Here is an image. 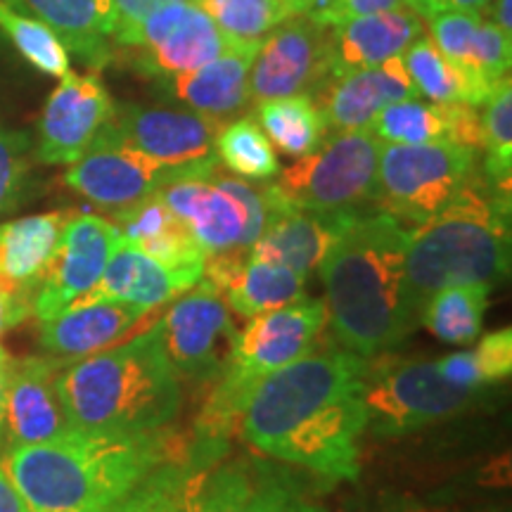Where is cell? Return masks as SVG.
<instances>
[{
  "instance_id": "25",
  "label": "cell",
  "mask_w": 512,
  "mask_h": 512,
  "mask_svg": "<svg viewBox=\"0 0 512 512\" xmlns=\"http://www.w3.org/2000/svg\"><path fill=\"white\" fill-rule=\"evenodd\" d=\"M72 211L24 216L0 223V290L34 304Z\"/></svg>"
},
{
  "instance_id": "41",
  "label": "cell",
  "mask_w": 512,
  "mask_h": 512,
  "mask_svg": "<svg viewBox=\"0 0 512 512\" xmlns=\"http://www.w3.org/2000/svg\"><path fill=\"white\" fill-rule=\"evenodd\" d=\"M510 64L512 36L498 29L489 17H484L479 22L475 38H472L470 76L484 86L494 88L498 81L510 76Z\"/></svg>"
},
{
  "instance_id": "35",
  "label": "cell",
  "mask_w": 512,
  "mask_h": 512,
  "mask_svg": "<svg viewBox=\"0 0 512 512\" xmlns=\"http://www.w3.org/2000/svg\"><path fill=\"white\" fill-rule=\"evenodd\" d=\"M216 157L245 181H271L280 174L275 147L252 117H242L221 126L214 143Z\"/></svg>"
},
{
  "instance_id": "15",
  "label": "cell",
  "mask_w": 512,
  "mask_h": 512,
  "mask_svg": "<svg viewBox=\"0 0 512 512\" xmlns=\"http://www.w3.org/2000/svg\"><path fill=\"white\" fill-rule=\"evenodd\" d=\"M114 100L95 74L69 69L48 95L38 119L36 159L41 164H74L91 150L114 114Z\"/></svg>"
},
{
  "instance_id": "40",
  "label": "cell",
  "mask_w": 512,
  "mask_h": 512,
  "mask_svg": "<svg viewBox=\"0 0 512 512\" xmlns=\"http://www.w3.org/2000/svg\"><path fill=\"white\" fill-rule=\"evenodd\" d=\"M31 138L24 131L0 126V216L27 200L31 176Z\"/></svg>"
},
{
  "instance_id": "32",
  "label": "cell",
  "mask_w": 512,
  "mask_h": 512,
  "mask_svg": "<svg viewBox=\"0 0 512 512\" xmlns=\"http://www.w3.org/2000/svg\"><path fill=\"white\" fill-rule=\"evenodd\" d=\"M223 453L226 441L195 437L181 458L159 465V512H200L204 479Z\"/></svg>"
},
{
  "instance_id": "34",
  "label": "cell",
  "mask_w": 512,
  "mask_h": 512,
  "mask_svg": "<svg viewBox=\"0 0 512 512\" xmlns=\"http://www.w3.org/2000/svg\"><path fill=\"white\" fill-rule=\"evenodd\" d=\"M382 145H422L451 138L448 107L420 98L389 102L368 128Z\"/></svg>"
},
{
  "instance_id": "45",
  "label": "cell",
  "mask_w": 512,
  "mask_h": 512,
  "mask_svg": "<svg viewBox=\"0 0 512 512\" xmlns=\"http://www.w3.org/2000/svg\"><path fill=\"white\" fill-rule=\"evenodd\" d=\"M403 5H408L415 15H420L422 19H430L439 12H453V10H463V12H479V15H489L491 0H403Z\"/></svg>"
},
{
  "instance_id": "46",
  "label": "cell",
  "mask_w": 512,
  "mask_h": 512,
  "mask_svg": "<svg viewBox=\"0 0 512 512\" xmlns=\"http://www.w3.org/2000/svg\"><path fill=\"white\" fill-rule=\"evenodd\" d=\"M107 512H159V479L157 470L138 486L136 491H131L124 501H119L114 508Z\"/></svg>"
},
{
  "instance_id": "47",
  "label": "cell",
  "mask_w": 512,
  "mask_h": 512,
  "mask_svg": "<svg viewBox=\"0 0 512 512\" xmlns=\"http://www.w3.org/2000/svg\"><path fill=\"white\" fill-rule=\"evenodd\" d=\"M31 313H34V304L0 290V337L17 328L19 323H24Z\"/></svg>"
},
{
  "instance_id": "10",
  "label": "cell",
  "mask_w": 512,
  "mask_h": 512,
  "mask_svg": "<svg viewBox=\"0 0 512 512\" xmlns=\"http://www.w3.org/2000/svg\"><path fill=\"white\" fill-rule=\"evenodd\" d=\"M219 166V157L171 166L131 150L126 145L95 140L91 150L69 164L64 183L95 207L119 211L155 195L169 183L188 176H207Z\"/></svg>"
},
{
  "instance_id": "49",
  "label": "cell",
  "mask_w": 512,
  "mask_h": 512,
  "mask_svg": "<svg viewBox=\"0 0 512 512\" xmlns=\"http://www.w3.org/2000/svg\"><path fill=\"white\" fill-rule=\"evenodd\" d=\"M512 0H491V8H489V19L496 24L498 29L505 31V34L512 36Z\"/></svg>"
},
{
  "instance_id": "36",
  "label": "cell",
  "mask_w": 512,
  "mask_h": 512,
  "mask_svg": "<svg viewBox=\"0 0 512 512\" xmlns=\"http://www.w3.org/2000/svg\"><path fill=\"white\" fill-rule=\"evenodd\" d=\"M482 174L494 188L510 192L512 176V81L505 76L484 100Z\"/></svg>"
},
{
  "instance_id": "4",
  "label": "cell",
  "mask_w": 512,
  "mask_h": 512,
  "mask_svg": "<svg viewBox=\"0 0 512 512\" xmlns=\"http://www.w3.org/2000/svg\"><path fill=\"white\" fill-rule=\"evenodd\" d=\"M57 394L74 430L155 432L181 411V377L155 325L117 347L64 363Z\"/></svg>"
},
{
  "instance_id": "29",
  "label": "cell",
  "mask_w": 512,
  "mask_h": 512,
  "mask_svg": "<svg viewBox=\"0 0 512 512\" xmlns=\"http://www.w3.org/2000/svg\"><path fill=\"white\" fill-rule=\"evenodd\" d=\"M304 287L306 275L247 254L221 294L230 311L242 318H254L304 297Z\"/></svg>"
},
{
  "instance_id": "31",
  "label": "cell",
  "mask_w": 512,
  "mask_h": 512,
  "mask_svg": "<svg viewBox=\"0 0 512 512\" xmlns=\"http://www.w3.org/2000/svg\"><path fill=\"white\" fill-rule=\"evenodd\" d=\"M256 121L271 145L287 157L311 155L328 136V126L311 95H285L259 102Z\"/></svg>"
},
{
  "instance_id": "24",
  "label": "cell",
  "mask_w": 512,
  "mask_h": 512,
  "mask_svg": "<svg viewBox=\"0 0 512 512\" xmlns=\"http://www.w3.org/2000/svg\"><path fill=\"white\" fill-rule=\"evenodd\" d=\"M261 43H233L219 57L166 79L171 98L214 121H226L249 105V69Z\"/></svg>"
},
{
  "instance_id": "14",
  "label": "cell",
  "mask_w": 512,
  "mask_h": 512,
  "mask_svg": "<svg viewBox=\"0 0 512 512\" xmlns=\"http://www.w3.org/2000/svg\"><path fill=\"white\" fill-rule=\"evenodd\" d=\"M221 121L192 110L117 105L98 140L126 145L157 162L183 166L216 157Z\"/></svg>"
},
{
  "instance_id": "21",
  "label": "cell",
  "mask_w": 512,
  "mask_h": 512,
  "mask_svg": "<svg viewBox=\"0 0 512 512\" xmlns=\"http://www.w3.org/2000/svg\"><path fill=\"white\" fill-rule=\"evenodd\" d=\"M150 311L121 302H76L50 320H38V344L62 361L119 344Z\"/></svg>"
},
{
  "instance_id": "22",
  "label": "cell",
  "mask_w": 512,
  "mask_h": 512,
  "mask_svg": "<svg viewBox=\"0 0 512 512\" xmlns=\"http://www.w3.org/2000/svg\"><path fill=\"white\" fill-rule=\"evenodd\" d=\"M422 36V17L408 5L335 24L330 27V74L377 67L406 53Z\"/></svg>"
},
{
  "instance_id": "26",
  "label": "cell",
  "mask_w": 512,
  "mask_h": 512,
  "mask_svg": "<svg viewBox=\"0 0 512 512\" xmlns=\"http://www.w3.org/2000/svg\"><path fill=\"white\" fill-rule=\"evenodd\" d=\"M10 8L48 24L69 53L100 69L112 60V0H3Z\"/></svg>"
},
{
  "instance_id": "39",
  "label": "cell",
  "mask_w": 512,
  "mask_h": 512,
  "mask_svg": "<svg viewBox=\"0 0 512 512\" xmlns=\"http://www.w3.org/2000/svg\"><path fill=\"white\" fill-rule=\"evenodd\" d=\"M230 43H261L294 15L290 0H195Z\"/></svg>"
},
{
  "instance_id": "37",
  "label": "cell",
  "mask_w": 512,
  "mask_h": 512,
  "mask_svg": "<svg viewBox=\"0 0 512 512\" xmlns=\"http://www.w3.org/2000/svg\"><path fill=\"white\" fill-rule=\"evenodd\" d=\"M437 368L448 382L472 392H479L486 384L503 382L512 373V330L491 332L475 349L441 358Z\"/></svg>"
},
{
  "instance_id": "2",
  "label": "cell",
  "mask_w": 512,
  "mask_h": 512,
  "mask_svg": "<svg viewBox=\"0 0 512 512\" xmlns=\"http://www.w3.org/2000/svg\"><path fill=\"white\" fill-rule=\"evenodd\" d=\"M406 223L389 211H356L318 271L328 323L342 349L363 358L387 354L418 328L406 280Z\"/></svg>"
},
{
  "instance_id": "20",
  "label": "cell",
  "mask_w": 512,
  "mask_h": 512,
  "mask_svg": "<svg viewBox=\"0 0 512 512\" xmlns=\"http://www.w3.org/2000/svg\"><path fill=\"white\" fill-rule=\"evenodd\" d=\"M169 209L190 228L204 252H240L247 230V211L242 204L207 176H188L159 190ZM242 254V252H240Z\"/></svg>"
},
{
  "instance_id": "11",
  "label": "cell",
  "mask_w": 512,
  "mask_h": 512,
  "mask_svg": "<svg viewBox=\"0 0 512 512\" xmlns=\"http://www.w3.org/2000/svg\"><path fill=\"white\" fill-rule=\"evenodd\" d=\"M155 330L174 373L200 382L216 380L235 337L226 299L204 278L174 299Z\"/></svg>"
},
{
  "instance_id": "42",
  "label": "cell",
  "mask_w": 512,
  "mask_h": 512,
  "mask_svg": "<svg viewBox=\"0 0 512 512\" xmlns=\"http://www.w3.org/2000/svg\"><path fill=\"white\" fill-rule=\"evenodd\" d=\"M482 19H484V15H479V12H463V10L439 12V15L430 17L432 43L448 57V60H451L453 64H458V67L463 69L467 76H470L472 38H475L477 27ZM484 88H489V86H484ZM494 88H491V91H494Z\"/></svg>"
},
{
  "instance_id": "3",
  "label": "cell",
  "mask_w": 512,
  "mask_h": 512,
  "mask_svg": "<svg viewBox=\"0 0 512 512\" xmlns=\"http://www.w3.org/2000/svg\"><path fill=\"white\" fill-rule=\"evenodd\" d=\"M185 448L188 441L166 427L69 430L43 444L8 446L3 465L29 512H107Z\"/></svg>"
},
{
  "instance_id": "13",
  "label": "cell",
  "mask_w": 512,
  "mask_h": 512,
  "mask_svg": "<svg viewBox=\"0 0 512 512\" xmlns=\"http://www.w3.org/2000/svg\"><path fill=\"white\" fill-rule=\"evenodd\" d=\"M124 245V235L110 219L95 214H74L64 223L46 278L38 285L34 313L50 320L93 290L114 252Z\"/></svg>"
},
{
  "instance_id": "5",
  "label": "cell",
  "mask_w": 512,
  "mask_h": 512,
  "mask_svg": "<svg viewBox=\"0 0 512 512\" xmlns=\"http://www.w3.org/2000/svg\"><path fill=\"white\" fill-rule=\"evenodd\" d=\"M510 271V192L479 174L451 204L408 228L406 280L415 313L448 285L494 287Z\"/></svg>"
},
{
  "instance_id": "51",
  "label": "cell",
  "mask_w": 512,
  "mask_h": 512,
  "mask_svg": "<svg viewBox=\"0 0 512 512\" xmlns=\"http://www.w3.org/2000/svg\"><path fill=\"white\" fill-rule=\"evenodd\" d=\"M316 3H318V0H290L294 12H311L313 5H316Z\"/></svg>"
},
{
  "instance_id": "27",
  "label": "cell",
  "mask_w": 512,
  "mask_h": 512,
  "mask_svg": "<svg viewBox=\"0 0 512 512\" xmlns=\"http://www.w3.org/2000/svg\"><path fill=\"white\" fill-rule=\"evenodd\" d=\"M192 285L197 283L124 242L114 252L93 290L83 294L79 302H121L143 311H155L159 306L174 302Z\"/></svg>"
},
{
  "instance_id": "48",
  "label": "cell",
  "mask_w": 512,
  "mask_h": 512,
  "mask_svg": "<svg viewBox=\"0 0 512 512\" xmlns=\"http://www.w3.org/2000/svg\"><path fill=\"white\" fill-rule=\"evenodd\" d=\"M0 512H29L22 494L12 482L5 465L0 463Z\"/></svg>"
},
{
  "instance_id": "7",
  "label": "cell",
  "mask_w": 512,
  "mask_h": 512,
  "mask_svg": "<svg viewBox=\"0 0 512 512\" xmlns=\"http://www.w3.org/2000/svg\"><path fill=\"white\" fill-rule=\"evenodd\" d=\"M482 174V155L453 140L382 145L375 207L399 221H427Z\"/></svg>"
},
{
  "instance_id": "6",
  "label": "cell",
  "mask_w": 512,
  "mask_h": 512,
  "mask_svg": "<svg viewBox=\"0 0 512 512\" xmlns=\"http://www.w3.org/2000/svg\"><path fill=\"white\" fill-rule=\"evenodd\" d=\"M328 325L325 299L299 297L280 309L249 318L230 342L216 384L197 418V437L226 441L238 430L245 403L275 370L318 347Z\"/></svg>"
},
{
  "instance_id": "50",
  "label": "cell",
  "mask_w": 512,
  "mask_h": 512,
  "mask_svg": "<svg viewBox=\"0 0 512 512\" xmlns=\"http://www.w3.org/2000/svg\"><path fill=\"white\" fill-rule=\"evenodd\" d=\"M8 349L0 344V448L5 441V382H8V366H10Z\"/></svg>"
},
{
  "instance_id": "17",
  "label": "cell",
  "mask_w": 512,
  "mask_h": 512,
  "mask_svg": "<svg viewBox=\"0 0 512 512\" xmlns=\"http://www.w3.org/2000/svg\"><path fill=\"white\" fill-rule=\"evenodd\" d=\"M64 363L57 356L10 358L5 382L8 446L43 444L74 430L57 394V375Z\"/></svg>"
},
{
  "instance_id": "19",
  "label": "cell",
  "mask_w": 512,
  "mask_h": 512,
  "mask_svg": "<svg viewBox=\"0 0 512 512\" xmlns=\"http://www.w3.org/2000/svg\"><path fill=\"white\" fill-rule=\"evenodd\" d=\"M264 195L268 204L266 228L249 254L287 266L302 275H309L313 268L320 266L332 242L356 214V211L320 214V211L294 209L275 195L273 185H264Z\"/></svg>"
},
{
  "instance_id": "38",
  "label": "cell",
  "mask_w": 512,
  "mask_h": 512,
  "mask_svg": "<svg viewBox=\"0 0 512 512\" xmlns=\"http://www.w3.org/2000/svg\"><path fill=\"white\" fill-rule=\"evenodd\" d=\"M0 31L38 72L62 79L72 69V57H69L72 53L60 41V36L41 19L24 15L3 0H0Z\"/></svg>"
},
{
  "instance_id": "33",
  "label": "cell",
  "mask_w": 512,
  "mask_h": 512,
  "mask_svg": "<svg viewBox=\"0 0 512 512\" xmlns=\"http://www.w3.org/2000/svg\"><path fill=\"white\" fill-rule=\"evenodd\" d=\"M491 287L448 285L434 292L420 311V323L446 344H470L482 332Z\"/></svg>"
},
{
  "instance_id": "9",
  "label": "cell",
  "mask_w": 512,
  "mask_h": 512,
  "mask_svg": "<svg viewBox=\"0 0 512 512\" xmlns=\"http://www.w3.org/2000/svg\"><path fill=\"white\" fill-rule=\"evenodd\" d=\"M477 392L448 382L437 363L401 361L394 366L366 368L363 399L368 430L377 437H403L451 418L475 399Z\"/></svg>"
},
{
  "instance_id": "8",
  "label": "cell",
  "mask_w": 512,
  "mask_h": 512,
  "mask_svg": "<svg viewBox=\"0 0 512 512\" xmlns=\"http://www.w3.org/2000/svg\"><path fill=\"white\" fill-rule=\"evenodd\" d=\"M382 143L368 131L325 136L311 155L280 171L275 195L294 209L347 214L375 207Z\"/></svg>"
},
{
  "instance_id": "18",
  "label": "cell",
  "mask_w": 512,
  "mask_h": 512,
  "mask_svg": "<svg viewBox=\"0 0 512 512\" xmlns=\"http://www.w3.org/2000/svg\"><path fill=\"white\" fill-rule=\"evenodd\" d=\"M311 98L323 114L328 131L344 133L366 131L373 124L375 114L389 102L420 98V95L403 57L396 55L377 67L330 74Z\"/></svg>"
},
{
  "instance_id": "1",
  "label": "cell",
  "mask_w": 512,
  "mask_h": 512,
  "mask_svg": "<svg viewBox=\"0 0 512 512\" xmlns=\"http://www.w3.org/2000/svg\"><path fill=\"white\" fill-rule=\"evenodd\" d=\"M366 358L342 347L311 349L254 389L240 432L268 458L325 479L354 482L368 430Z\"/></svg>"
},
{
  "instance_id": "16",
  "label": "cell",
  "mask_w": 512,
  "mask_h": 512,
  "mask_svg": "<svg viewBox=\"0 0 512 512\" xmlns=\"http://www.w3.org/2000/svg\"><path fill=\"white\" fill-rule=\"evenodd\" d=\"M200 512H325L290 472L266 460H219L202 486Z\"/></svg>"
},
{
  "instance_id": "12",
  "label": "cell",
  "mask_w": 512,
  "mask_h": 512,
  "mask_svg": "<svg viewBox=\"0 0 512 512\" xmlns=\"http://www.w3.org/2000/svg\"><path fill=\"white\" fill-rule=\"evenodd\" d=\"M330 76V27L294 12L264 41L249 69V102L313 95Z\"/></svg>"
},
{
  "instance_id": "30",
  "label": "cell",
  "mask_w": 512,
  "mask_h": 512,
  "mask_svg": "<svg viewBox=\"0 0 512 512\" xmlns=\"http://www.w3.org/2000/svg\"><path fill=\"white\" fill-rule=\"evenodd\" d=\"M401 57L418 88V95H425L434 105L465 102V105L482 107L489 98L491 88H484L482 83L470 79L458 64H453L434 46L430 36L418 38Z\"/></svg>"
},
{
  "instance_id": "44",
  "label": "cell",
  "mask_w": 512,
  "mask_h": 512,
  "mask_svg": "<svg viewBox=\"0 0 512 512\" xmlns=\"http://www.w3.org/2000/svg\"><path fill=\"white\" fill-rule=\"evenodd\" d=\"M166 0H112L114 8V36L112 41L121 48H131L136 41L138 29L147 17Z\"/></svg>"
},
{
  "instance_id": "23",
  "label": "cell",
  "mask_w": 512,
  "mask_h": 512,
  "mask_svg": "<svg viewBox=\"0 0 512 512\" xmlns=\"http://www.w3.org/2000/svg\"><path fill=\"white\" fill-rule=\"evenodd\" d=\"M114 223L128 247L138 249L171 271L183 273L192 283H200L207 256L192 238L190 228L169 209L159 192L114 211Z\"/></svg>"
},
{
  "instance_id": "28",
  "label": "cell",
  "mask_w": 512,
  "mask_h": 512,
  "mask_svg": "<svg viewBox=\"0 0 512 512\" xmlns=\"http://www.w3.org/2000/svg\"><path fill=\"white\" fill-rule=\"evenodd\" d=\"M228 46L233 43L216 27L214 19L192 0L185 15L162 41L147 48H131V62L143 76L166 81L211 62Z\"/></svg>"
},
{
  "instance_id": "43",
  "label": "cell",
  "mask_w": 512,
  "mask_h": 512,
  "mask_svg": "<svg viewBox=\"0 0 512 512\" xmlns=\"http://www.w3.org/2000/svg\"><path fill=\"white\" fill-rule=\"evenodd\" d=\"M403 5V0H318L309 12L325 27L349 22V19L375 15V12H387Z\"/></svg>"
}]
</instances>
